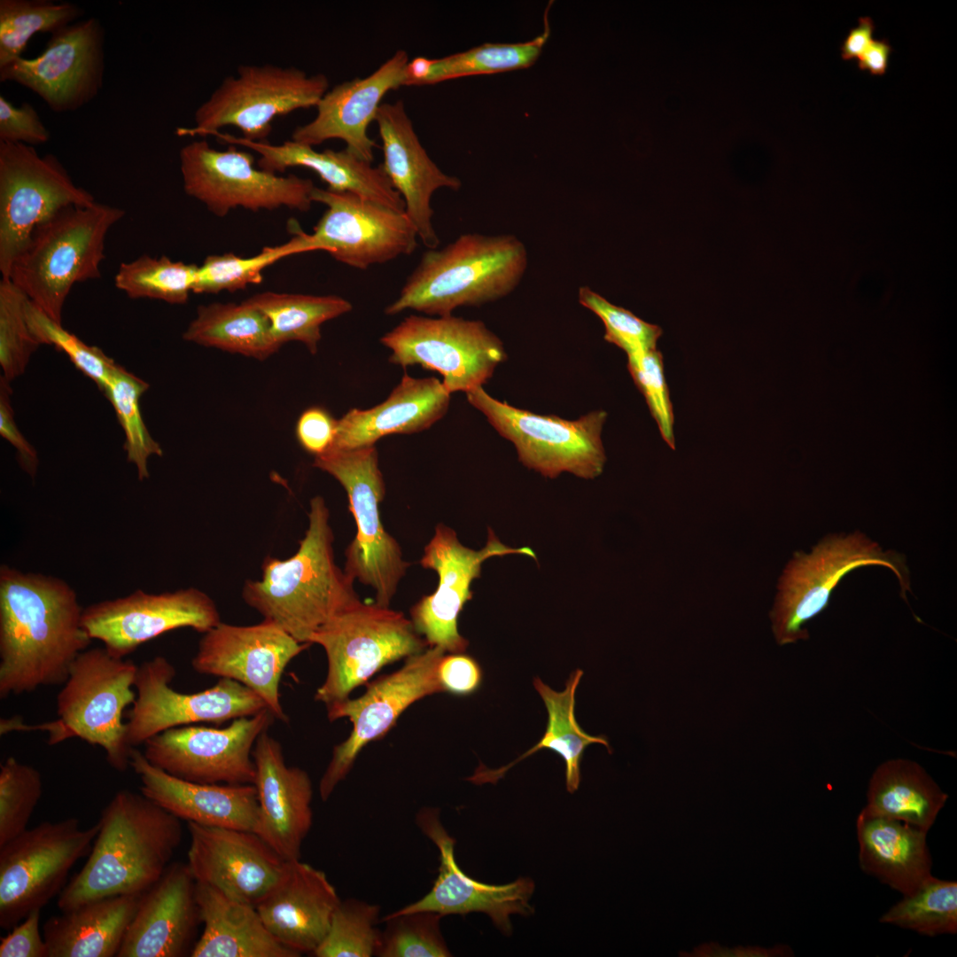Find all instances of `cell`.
Segmentation results:
<instances>
[{
  "label": "cell",
  "mask_w": 957,
  "mask_h": 957,
  "mask_svg": "<svg viewBox=\"0 0 957 957\" xmlns=\"http://www.w3.org/2000/svg\"><path fill=\"white\" fill-rule=\"evenodd\" d=\"M276 720L264 709L222 728L201 724L169 728L148 739L143 753L152 765L189 782L254 784L253 750Z\"/></svg>",
  "instance_id": "ac0fdd59"
},
{
  "label": "cell",
  "mask_w": 957,
  "mask_h": 957,
  "mask_svg": "<svg viewBox=\"0 0 957 957\" xmlns=\"http://www.w3.org/2000/svg\"><path fill=\"white\" fill-rule=\"evenodd\" d=\"M198 267L167 256L144 254L121 263L114 284L131 299L146 298L169 304H184L192 292Z\"/></svg>",
  "instance_id": "f6af8a7d"
},
{
  "label": "cell",
  "mask_w": 957,
  "mask_h": 957,
  "mask_svg": "<svg viewBox=\"0 0 957 957\" xmlns=\"http://www.w3.org/2000/svg\"><path fill=\"white\" fill-rule=\"evenodd\" d=\"M214 136L232 145H242L260 154L258 167L270 173H284L289 167L313 170L328 184L327 189L351 192L368 200L405 212V203L389 181L382 165L373 167L346 149L322 152L291 140L280 144L248 141L218 132Z\"/></svg>",
  "instance_id": "1f68e13d"
},
{
  "label": "cell",
  "mask_w": 957,
  "mask_h": 957,
  "mask_svg": "<svg viewBox=\"0 0 957 957\" xmlns=\"http://www.w3.org/2000/svg\"><path fill=\"white\" fill-rule=\"evenodd\" d=\"M11 382L0 377V434L16 449L18 463L31 477L37 471L39 458L35 447L19 430L13 415Z\"/></svg>",
  "instance_id": "91938a15"
},
{
  "label": "cell",
  "mask_w": 957,
  "mask_h": 957,
  "mask_svg": "<svg viewBox=\"0 0 957 957\" xmlns=\"http://www.w3.org/2000/svg\"><path fill=\"white\" fill-rule=\"evenodd\" d=\"M444 916L432 911L391 913L385 922L376 956L448 957L451 953L440 930Z\"/></svg>",
  "instance_id": "c3c4849f"
},
{
  "label": "cell",
  "mask_w": 957,
  "mask_h": 957,
  "mask_svg": "<svg viewBox=\"0 0 957 957\" xmlns=\"http://www.w3.org/2000/svg\"><path fill=\"white\" fill-rule=\"evenodd\" d=\"M148 387L146 382L117 364L103 391L123 429L127 460L136 466L140 480L149 477V458L162 455L160 445L150 435L140 411L139 401Z\"/></svg>",
  "instance_id": "bcb514c9"
},
{
  "label": "cell",
  "mask_w": 957,
  "mask_h": 957,
  "mask_svg": "<svg viewBox=\"0 0 957 957\" xmlns=\"http://www.w3.org/2000/svg\"><path fill=\"white\" fill-rule=\"evenodd\" d=\"M311 198L326 206L307 234L312 252L324 251L339 262L366 269L409 255L416 248V230L405 212L351 192L318 187Z\"/></svg>",
  "instance_id": "ffe728a7"
},
{
  "label": "cell",
  "mask_w": 957,
  "mask_h": 957,
  "mask_svg": "<svg viewBox=\"0 0 957 957\" xmlns=\"http://www.w3.org/2000/svg\"><path fill=\"white\" fill-rule=\"evenodd\" d=\"M450 393L436 377L404 374L387 399L369 409L352 408L338 420L331 449L375 446L391 434H411L430 428L447 411Z\"/></svg>",
  "instance_id": "d6a6232c"
},
{
  "label": "cell",
  "mask_w": 957,
  "mask_h": 957,
  "mask_svg": "<svg viewBox=\"0 0 957 957\" xmlns=\"http://www.w3.org/2000/svg\"><path fill=\"white\" fill-rule=\"evenodd\" d=\"M309 645L265 619L252 626L220 622L204 633L191 665L198 673L246 686L264 700L276 720L287 723L280 701L281 678L288 664Z\"/></svg>",
  "instance_id": "603a6c76"
},
{
  "label": "cell",
  "mask_w": 957,
  "mask_h": 957,
  "mask_svg": "<svg viewBox=\"0 0 957 957\" xmlns=\"http://www.w3.org/2000/svg\"><path fill=\"white\" fill-rule=\"evenodd\" d=\"M98 830V821L81 829L74 817L43 821L0 846V927L12 930L59 895Z\"/></svg>",
  "instance_id": "8fae6325"
},
{
  "label": "cell",
  "mask_w": 957,
  "mask_h": 957,
  "mask_svg": "<svg viewBox=\"0 0 957 957\" xmlns=\"http://www.w3.org/2000/svg\"><path fill=\"white\" fill-rule=\"evenodd\" d=\"M29 328L41 345H53L64 352L74 366L92 379L103 392L116 363L97 346L85 344L65 330L28 299L26 307Z\"/></svg>",
  "instance_id": "816d5d0a"
},
{
  "label": "cell",
  "mask_w": 957,
  "mask_h": 957,
  "mask_svg": "<svg viewBox=\"0 0 957 957\" xmlns=\"http://www.w3.org/2000/svg\"><path fill=\"white\" fill-rule=\"evenodd\" d=\"M310 643L327 657V675L315 694L326 708L348 698L382 667L429 647L404 613L361 600L314 633Z\"/></svg>",
  "instance_id": "52a82bcc"
},
{
  "label": "cell",
  "mask_w": 957,
  "mask_h": 957,
  "mask_svg": "<svg viewBox=\"0 0 957 957\" xmlns=\"http://www.w3.org/2000/svg\"><path fill=\"white\" fill-rule=\"evenodd\" d=\"M94 196L76 185L60 160L34 146L0 142V272L11 267L41 223L70 206H89Z\"/></svg>",
  "instance_id": "9a60e30c"
},
{
  "label": "cell",
  "mask_w": 957,
  "mask_h": 957,
  "mask_svg": "<svg viewBox=\"0 0 957 957\" xmlns=\"http://www.w3.org/2000/svg\"><path fill=\"white\" fill-rule=\"evenodd\" d=\"M380 342L391 350L390 362L439 372L450 394L482 386L506 357L502 340L483 322L452 315H410Z\"/></svg>",
  "instance_id": "5bb4252c"
},
{
  "label": "cell",
  "mask_w": 957,
  "mask_h": 957,
  "mask_svg": "<svg viewBox=\"0 0 957 957\" xmlns=\"http://www.w3.org/2000/svg\"><path fill=\"white\" fill-rule=\"evenodd\" d=\"M583 675L580 669L574 670L562 691H556L536 677L533 686L542 698L548 712V723L544 735L540 741L520 755L516 760L496 770L482 766L469 778L477 784L496 782L517 762L531 756L541 749H549L561 756L565 763L566 789L574 793L580 782V761L585 749L592 743L604 745L610 753L611 749L603 735H591L586 733L575 719V692Z\"/></svg>",
  "instance_id": "8d00e7d4"
},
{
  "label": "cell",
  "mask_w": 957,
  "mask_h": 957,
  "mask_svg": "<svg viewBox=\"0 0 957 957\" xmlns=\"http://www.w3.org/2000/svg\"><path fill=\"white\" fill-rule=\"evenodd\" d=\"M445 650L429 646L409 657L397 671L369 684L357 698H346L327 707L330 721L347 718L353 726L349 736L337 744L320 780L321 799L326 801L347 776L362 750L383 738L401 713L415 702L443 692L437 668Z\"/></svg>",
  "instance_id": "2e32d148"
},
{
  "label": "cell",
  "mask_w": 957,
  "mask_h": 957,
  "mask_svg": "<svg viewBox=\"0 0 957 957\" xmlns=\"http://www.w3.org/2000/svg\"><path fill=\"white\" fill-rule=\"evenodd\" d=\"M437 676L443 692L467 696L478 689L483 673L472 657L464 652L448 653L440 658Z\"/></svg>",
  "instance_id": "9f6ffc18"
},
{
  "label": "cell",
  "mask_w": 957,
  "mask_h": 957,
  "mask_svg": "<svg viewBox=\"0 0 957 957\" xmlns=\"http://www.w3.org/2000/svg\"><path fill=\"white\" fill-rule=\"evenodd\" d=\"M875 26L871 17H860L859 24L852 27L841 45V57L844 60L858 58L873 41Z\"/></svg>",
  "instance_id": "94428289"
},
{
  "label": "cell",
  "mask_w": 957,
  "mask_h": 957,
  "mask_svg": "<svg viewBox=\"0 0 957 957\" xmlns=\"http://www.w3.org/2000/svg\"><path fill=\"white\" fill-rule=\"evenodd\" d=\"M43 793L40 772L14 757L0 766V846L27 828Z\"/></svg>",
  "instance_id": "681fc988"
},
{
  "label": "cell",
  "mask_w": 957,
  "mask_h": 957,
  "mask_svg": "<svg viewBox=\"0 0 957 957\" xmlns=\"http://www.w3.org/2000/svg\"><path fill=\"white\" fill-rule=\"evenodd\" d=\"M244 301L268 318L273 337L280 346L301 342L312 354L318 350L322 324L353 308L348 300L337 295L264 292Z\"/></svg>",
  "instance_id": "60d3db41"
},
{
  "label": "cell",
  "mask_w": 957,
  "mask_h": 957,
  "mask_svg": "<svg viewBox=\"0 0 957 957\" xmlns=\"http://www.w3.org/2000/svg\"><path fill=\"white\" fill-rule=\"evenodd\" d=\"M98 823L88 860L59 893L61 912L104 898L143 894L163 875L183 839L180 819L128 790L114 794Z\"/></svg>",
  "instance_id": "7a4b0ae2"
},
{
  "label": "cell",
  "mask_w": 957,
  "mask_h": 957,
  "mask_svg": "<svg viewBox=\"0 0 957 957\" xmlns=\"http://www.w3.org/2000/svg\"><path fill=\"white\" fill-rule=\"evenodd\" d=\"M856 833L860 869L903 896L932 875L928 831L862 808Z\"/></svg>",
  "instance_id": "836d02e7"
},
{
  "label": "cell",
  "mask_w": 957,
  "mask_h": 957,
  "mask_svg": "<svg viewBox=\"0 0 957 957\" xmlns=\"http://www.w3.org/2000/svg\"><path fill=\"white\" fill-rule=\"evenodd\" d=\"M312 252L307 233L295 230V236L288 242L266 246L258 254L243 258L232 253L207 256L198 267L192 292L218 293L222 291L236 292L250 284L262 282L263 270L290 255Z\"/></svg>",
  "instance_id": "7bdbcfd3"
},
{
  "label": "cell",
  "mask_w": 957,
  "mask_h": 957,
  "mask_svg": "<svg viewBox=\"0 0 957 957\" xmlns=\"http://www.w3.org/2000/svg\"><path fill=\"white\" fill-rule=\"evenodd\" d=\"M892 50L888 39H873L866 51L857 58L859 69L868 70L872 75L884 74Z\"/></svg>",
  "instance_id": "6125c7cd"
},
{
  "label": "cell",
  "mask_w": 957,
  "mask_h": 957,
  "mask_svg": "<svg viewBox=\"0 0 957 957\" xmlns=\"http://www.w3.org/2000/svg\"><path fill=\"white\" fill-rule=\"evenodd\" d=\"M253 758L259 805L253 832L284 860H300L313 824L311 779L302 768L285 764L282 745L268 730L256 740Z\"/></svg>",
  "instance_id": "484cf974"
},
{
  "label": "cell",
  "mask_w": 957,
  "mask_h": 957,
  "mask_svg": "<svg viewBox=\"0 0 957 957\" xmlns=\"http://www.w3.org/2000/svg\"><path fill=\"white\" fill-rule=\"evenodd\" d=\"M328 90L323 74L308 75L295 66L272 64L242 65L196 109L195 126L179 128L177 134L214 136L232 126L245 140L267 142L276 118L315 107Z\"/></svg>",
  "instance_id": "30bf717a"
},
{
  "label": "cell",
  "mask_w": 957,
  "mask_h": 957,
  "mask_svg": "<svg viewBox=\"0 0 957 957\" xmlns=\"http://www.w3.org/2000/svg\"><path fill=\"white\" fill-rule=\"evenodd\" d=\"M175 676V668L162 656L137 666L136 697L126 722L130 747L169 728L205 722L221 725L268 709L256 692L236 681L221 678L212 688L185 694L171 688Z\"/></svg>",
  "instance_id": "e0dca14e"
},
{
  "label": "cell",
  "mask_w": 957,
  "mask_h": 957,
  "mask_svg": "<svg viewBox=\"0 0 957 957\" xmlns=\"http://www.w3.org/2000/svg\"><path fill=\"white\" fill-rule=\"evenodd\" d=\"M124 215L123 209L97 201L61 210L35 229L7 279L62 324L74 285L100 276L106 236Z\"/></svg>",
  "instance_id": "5b68a950"
},
{
  "label": "cell",
  "mask_w": 957,
  "mask_h": 957,
  "mask_svg": "<svg viewBox=\"0 0 957 957\" xmlns=\"http://www.w3.org/2000/svg\"><path fill=\"white\" fill-rule=\"evenodd\" d=\"M179 161L185 193L218 217L237 207L307 212L314 203L312 180L256 167L253 154L232 144L221 151L205 139L192 141L181 148Z\"/></svg>",
  "instance_id": "4fadbf2b"
},
{
  "label": "cell",
  "mask_w": 957,
  "mask_h": 957,
  "mask_svg": "<svg viewBox=\"0 0 957 957\" xmlns=\"http://www.w3.org/2000/svg\"><path fill=\"white\" fill-rule=\"evenodd\" d=\"M183 338L199 346L260 361L268 358L281 346L273 337L268 318L245 301L199 306Z\"/></svg>",
  "instance_id": "f35d334b"
},
{
  "label": "cell",
  "mask_w": 957,
  "mask_h": 957,
  "mask_svg": "<svg viewBox=\"0 0 957 957\" xmlns=\"http://www.w3.org/2000/svg\"><path fill=\"white\" fill-rule=\"evenodd\" d=\"M40 918L41 909H35L1 938L0 957H48L47 945L40 933Z\"/></svg>",
  "instance_id": "680465c9"
},
{
  "label": "cell",
  "mask_w": 957,
  "mask_h": 957,
  "mask_svg": "<svg viewBox=\"0 0 957 957\" xmlns=\"http://www.w3.org/2000/svg\"><path fill=\"white\" fill-rule=\"evenodd\" d=\"M408 57L399 50L377 70L364 78L343 82L329 89L317 104L316 115L297 127L292 140L315 147L330 139H340L346 149L372 162L377 144L368 135L385 95L407 86Z\"/></svg>",
  "instance_id": "4316f807"
},
{
  "label": "cell",
  "mask_w": 957,
  "mask_h": 957,
  "mask_svg": "<svg viewBox=\"0 0 957 957\" xmlns=\"http://www.w3.org/2000/svg\"><path fill=\"white\" fill-rule=\"evenodd\" d=\"M200 923L196 881L187 862H172L140 895L117 957L191 956Z\"/></svg>",
  "instance_id": "83f0119b"
},
{
  "label": "cell",
  "mask_w": 957,
  "mask_h": 957,
  "mask_svg": "<svg viewBox=\"0 0 957 957\" xmlns=\"http://www.w3.org/2000/svg\"><path fill=\"white\" fill-rule=\"evenodd\" d=\"M329 509L322 496L310 502L308 527L296 553L268 556L262 579L247 580L245 602L300 643L334 616L360 601L354 580L335 563Z\"/></svg>",
  "instance_id": "3957f363"
},
{
  "label": "cell",
  "mask_w": 957,
  "mask_h": 957,
  "mask_svg": "<svg viewBox=\"0 0 957 957\" xmlns=\"http://www.w3.org/2000/svg\"><path fill=\"white\" fill-rule=\"evenodd\" d=\"M340 901L326 874L300 859L286 862L255 907L270 934L301 955L313 953L323 942Z\"/></svg>",
  "instance_id": "f546056e"
},
{
  "label": "cell",
  "mask_w": 957,
  "mask_h": 957,
  "mask_svg": "<svg viewBox=\"0 0 957 957\" xmlns=\"http://www.w3.org/2000/svg\"><path fill=\"white\" fill-rule=\"evenodd\" d=\"M140 895H119L83 904L43 924L48 957L117 956Z\"/></svg>",
  "instance_id": "d590c367"
},
{
  "label": "cell",
  "mask_w": 957,
  "mask_h": 957,
  "mask_svg": "<svg viewBox=\"0 0 957 957\" xmlns=\"http://www.w3.org/2000/svg\"><path fill=\"white\" fill-rule=\"evenodd\" d=\"M520 554L536 558L528 547L504 545L490 529L485 547L479 550L460 542L456 533L438 524L434 534L424 549L420 564L433 570L438 586L433 593L424 595L410 609L411 621L416 632L429 646H437L446 653L465 652L469 642L460 634L457 619L464 604L472 598V581L481 575L482 564L490 557Z\"/></svg>",
  "instance_id": "44dd1931"
},
{
  "label": "cell",
  "mask_w": 957,
  "mask_h": 957,
  "mask_svg": "<svg viewBox=\"0 0 957 957\" xmlns=\"http://www.w3.org/2000/svg\"><path fill=\"white\" fill-rule=\"evenodd\" d=\"M187 864L196 882L254 906L283 875L286 862L253 831L187 822Z\"/></svg>",
  "instance_id": "d4e9b609"
},
{
  "label": "cell",
  "mask_w": 957,
  "mask_h": 957,
  "mask_svg": "<svg viewBox=\"0 0 957 957\" xmlns=\"http://www.w3.org/2000/svg\"><path fill=\"white\" fill-rule=\"evenodd\" d=\"M471 405L515 446L518 459L544 477L570 472L591 479L606 462L602 431L607 414L592 411L577 420L538 415L490 396L482 386L466 393Z\"/></svg>",
  "instance_id": "7c38bea8"
},
{
  "label": "cell",
  "mask_w": 957,
  "mask_h": 957,
  "mask_svg": "<svg viewBox=\"0 0 957 957\" xmlns=\"http://www.w3.org/2000/svg\"><path fill=\"white\" fill-rule=\"evenodd\" d=\"M130 766L143 795L180 820L206 826L253 831L259 811L254 784L198 783L152 765L136 748Z\"/></svg>",
  "instance_id": "4dcf8cb0"
},
{
  "label": "cell",
  "mask_w": 957,
  "mask_h": 957,
  "mask_svg": "<svg viewBox=\"0 0 957 957\" xmlns=\"http://www.w3.org/2000/svg\"><path fill=\"white\" fill-rule=\"evenodd\" d=\"M105 29L96 17L51 35L36 58H19L0 67L1 82H15L40 97L57 113L90 103L104 84Z\"/></svg>",
  "instance_id": "d6986e66"
},
{
  "label": "cell",
  "mask_w": 957,
  "mask_h": 957,
  "mask_svg": "<svg viewBox=\"0 0 957 957\" xmlns=\"http://www.w3.org/2000/svg\"><path fill=\"white\" fill-rule=\"evenodd\" d=\"M344 487L357 533L346 549L344 571L375 591V603L389 606L410 565L401 548L381 521L379 504L385 494L375 446L329 450L313 463Z\"/></svg>",
  "instance_id": "9c48e42d"
},
{
  "label": "cell",
  "mask_w": 957,
  "mask_h": 957,
  "mask_svg": "<svg viewBox=\"0 0 957 957\" xmlns=\"http://www.w3.org/2000/svg\"><path fill=\"white\" fill-rule=\"evenodd\" d=\"M375 121L382 140V167L405 203V213L428 249L440 245L432 223L431 201L433 193L447 188L457 191L461 181L434 163L422 145L403 101L383 103Z\"/></svg>",
  "instance_id": "f1b7e54d"
},
{
  "label": "cell",
  "mask_w": 957,
  "mask_h": 957,
  "mask_svg": "<svg viewBox=\"0 0 957 957\" xmlns=\"http://www.w3.org/2000/svg\"><path fill=\"white\" fill-rule=\"evenodd\" d=\"M50 139L49 129L31 104L24 102L16 107L3 95L0 96V142L35 147Z\"/></svg>",
  "instance_id": "11a10c76"
},
{
  "label": "cell",
  "mask_w": 957,
  "mask_h": 957,
  "mask_svg": "<svg viewBox=\"0 0 957 957\" xmlns=\"http://www.w3.org/2000/svg\"><path fill=\"white\" fill-rule=\"evenodd\" d=\"M84 11L70 2L0 0V67L22 58L29 40L72 24Z\"/></svg>",
  "instance_id": "b9f144b4"
},
{
  "label": "cell",
  "mask_w": 957,
  "mask_h": 957,
  "mask_svg": "<svg viewBox=\"0 0 957 957\" xmlns=\"http://www.w3.org/2000/svg\"><path fill=\"white\" fill-rule=\"evenodd\" d=\"M880 922L936 937L957 932V882L930 875L893 905Z\"/></svg>",
  "instance_id": "ee69618b"
},
{
  "label": "cell",
  "mask_w": 957,
  "mask_h": 957,
  "mask_svg": "<svg viewBox=\"0 0 957 957\" xmlns=\"http://www.w3.org/2000/svg\"><path fill=\"white\" fill-rule=\"evenodd\" d=\"M579 301L602 320L605 327L604 339L621 348L627 356L656 349L662 335L659 326L611 304L589 287L580 288Z\"/></svg>",
  "instance_id": "f5cc1de1"
},
{
  "label": "cell",
  "mask_w": 957,
  "mask_h": 957,
  "mask_svg": "<svg viewBox=\"0 0 957 957\" xmlns=\"http://www.w3.org/2000/svg\"><path fill=\"white\" fill-rule=\"evenodd\" d=\"M868 565L891 569L906 598L911 588L905 556L896 551H883L860 532L830 534L810 552H796L779 579L770 612L777 643L786 645L808 639L805 626L827 608L840 580L852 570Z\"/></svg>",
  "instance_id": "8992f818"
},
{
  "label": "cell",
  "mask_w": 957,
  "mask_h": 957,
  "mask_svg": "<svg viewBox=\"0 0 957 957\" xmlns=\"http://www.w3.org/2000/svg\"><path fill=\"white\" fill-rule=\"evenodd\" d=\"M220 621L214 602L203 591L190 587L175 592L130 595L105 600L82 610L88 635L99 640L112 655L125 657L159 635L181 627L206 633Z\"/></svg>",
  "instance_id": "7402d4cb"
},
{
  "label": "cell",
  "mask_w": 957,
  "mask_h": 957,
  "mask_svg": "<svg viewBox=\"0 0 957 957\" xmlns=\"http://www.w3.org/2000/svg\"><path fill=\"white\" fill-rule=\"evenodd\" d=\"M196 899L204 928L191 957L300 956L270 934L254 906L198 882Z\"/></svg>",
  "instance_id": "e575fe53"
},
{
  "label": "cell",
  "mask_w": 957,
  "mask_h": 957,
  "mask_svg": "<svg viewBox=\"0 0 957 957\" xmlns=\"http://www.w3.org/2000/svg\"><path fill=\"white\" fill-rule=\"evenodd\" d=\"M416 822L439 851L438 875L427 894L393 913L432 911L446 916L479 912L487 914L502 933L510 935L511 914L526 915L533 912L529 900L534 883L530 878L520 877L510 883L495 885L478 882L463 872L455 859V840L444 828L438 808H422L416 813Z\"/></svg>",
  "instance_id": "cb8c5ba5"
},
{
  "label": "cell",
  "mask_w": 957,
  "mask_h": 957,
  "mask_svg": "<svg viewBox=\"0 0 957 957\" xmlns=\"http://www.w3.org/2000/svg\"><path fill=\"white\" fill-rule=\"evenodd\" d=\"M65 580L0 567V697L64 684L91 643Z\"/></svg>",
  "instance_id": "6da1fadb"
},
{
  "label": "cell",
  "mask_w": 957,
  "mask_h": 957,
  "mask_svg": "<svg viewBox=\"0 0 957 957\" xmlns=\"http://www.w3.org/2000/svg\"><path fill=\"white\" fill-rule=\"evenodd\" d=\"M27 296L11 280L0 281V364L5 379L22 375L41 345L32 333L26 314Z\"/></svg>",
  "instance_id": "f907efd6"
},
{
  "label": "cell",
  "mask_w": 957,
  "mask_h": 957,
  "mask_svg": "<svg viewBox=\"0 0 957 957\" xmlns=\"http://www.w3.org/2000/svg\"><path fill=\"white\" fill-rule=\"evenodd\" d=\"M549 7L544 13V30L533 40L516 43H487L440 58L416 57L409 60L407 66L409 84H434L464 76L493 74L533 66L550 35Z\"/></svg>",
  "instance_id": "ab89813d"
},
{
  "label": "cell",
  "mask_w": 957,
  "mask_h": 957,
  "mask_svg": "<svg viewBox=\"0 0 957 957\" xmlns=\"http://www.w3.org/2000/svg\"><path fill=\"white\" fill-rule=\"evenodd\" d=\"M947 798L948 795L921 765L895 759L882 763L874 771L863 809L929 831Z\"/></svg>",
  "instance_id": "74e56055"
},
{
  "label": "cell",
  "mask_w": 957,
  "mask_h": 957,
  "mask_svg": "<svg viewBox=\"0 0 957 957\" xmlns=\"http://www.w3.org/2000/svg\"><path fill=\"white\" fill-rule=\"evenodd\" d=\"M526 266L525 246L515 236L463 234L442 248L424 252L385 313L445 316L459 307L492 302L517 287Z\"/></svg>",
  "instance_id": "277c9868"
},
{
  "label": "cell",
  "mask_w": 957,
  "mask_h": 957,
  "mask_svg": "<svg viewBox=\"0 0 957 957\" xmlns=\"http://www.w3.org/2000/svg\"><path fill=\"white\" fill-rule=\"evenodd\" d=\"M627 358L631 377L643 394L663 440L674 449L673 411L665 377L662 354L656 348Z\"/></svg>",
  "instance_id": "db71d44e"
},
{
  "label": "cell",
  "mask_w": 957,
  "mask_h": 957,
  "mask_svg": "<svg viewBox=\"0 0 957 957\" xmlns=\"http://www.w3.org/2000/svg\"><path fill=\"white\" fill-rule=\"evenodd\" d=\"M380 906L350 898L335 909L328 933L312 955L316 957L376 956L381 931Z\"/></svg>",
  "instance_id": "7dc6e473"
},
{
  "label": "cell",
  "mask_w": 957,
  "mask_h": 957,
  "mask_svg": "<svg viewBox=\"0 0 957 957\" xmlns=\"http://www.w3.org/2000/svg\"><path fill=\"white\" fill-rule=\"evenodd\" d=\"M338 420L326 409L313 407L306 409L296 424V437L300 446L315 456L329 451L334 442Z\"/></svg>",
  "instance_id": "6f0895ef"
},
{
  "label": "cell",
  "mask_w": 957,
  "mask_h": 957,
  "mask_svg": "<svg viewBox=\"0 0 957 957\" xmlns=\"http://www.w3.org/2000/svg\"><path fill=\"white\" fill-rule=\"evenodd\" d=\"M137 665L103 648L82 651L73 663L57 697L55 743L79 737L101 747L119 772L130 766L132 747L126 741L125 709L136 697Z\"/></svg>",
  "instance_id": "ba28073f"
}]
</instances>
